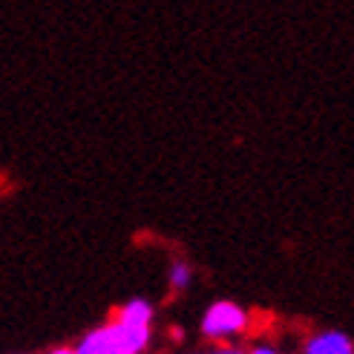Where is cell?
I'll return each mask as SVG.
<instances>
[{"instance_id":"6da1fadb","label":"cell","mask_w":354,"mask_h":354,"mask_svg":"<svg viewBox=\"0 0 354 354\" xmlns=\"http://www.w3.org/2000/svg\"><path fill=\"white\" fill-rule=\"evenodd\" d=\"M150 340V326H124L110 323L90 331L75 348V354H138Z\"/></svg>"},{"instance_id":"7a4b0ae2","label":"cell","mask_w":354,"mask_h":354,"mask_svg":"<svg viewBox=\"0 0 354 354\" xmlns=\"http://www.w3.org/2000/svg\"><path fill=\"white\" fill-rule=\"evenodd\" d=\"M248 326V314L234 306V303H216L210 306L205 320H202V334L207 337H231V334H239Z\"/></svg>"},{"instance_id":"3957f363","label":"cell","mask_w":354,"mask_h":354,"mask_svg":"<svg viewBox=\"0 0 354 354\" xmlns=\"http://www.w3.org/2000/svg\"><path fill=\"white\" fill-rule=\"evenodd\" d=\"M351 340L340 331H323L308 340L306 354H351Z\"/></svg>"},{"instance_id":"277c9868","label":"cell","mask_w":354,"mask_h":354,"mask_svg":"<svg viewBox=\"0 0 354 354\" xmlns=\"http://www.w3.org/2000/svg\"><path fill=\"white\" fill-rule=\"evenodd\" d=\"M150 320H153V308L145 299H133V303H127L118 311V323L124 326H150Z\"/></svg>"},{"instance_id":"5b68a950","label":"cell","mask_w":354,"mask_h":354,"mask_svg":"<svg viewBox=\"0 0 354 354\" xmlns=\"http://www.w3.org/2000/svg\"><path fill=\"white\" fill-rule=\"evenodd\" d=\"M170 282H173V288H187V282H190V268H187L185 262H176V265H173Z\"/></svg>"},{"instance_id":"8992f818","label":"cell","mask_w":354,"mask_h":354,"mask_svg":"<svg viewBox=\"0 0 354 354\" xmlns=\"http://www.w3.org/2000/svg\"><path fill=\"white\" fill-rule=\"evenodd\" d=\"M251 354H277L274 348H268V346H259V348H254Z\"/></svg>"},{"instance_id":"52a82bcc","label":"cell","mask_w":354,"mask_h":354,"mask_svg":"<svg viewBox=\"0 0 354 354\" xmlns=\"http://www.w3.org/2000/svg\"><path fill=\"white\" fill-rule=\"evenodd\" d=\"M49 354H75L73 348H55V351H49Z\"/></svg>"},{"instance_id":"ba28073f","label":"cell","mask_w":354,"mask_h":354,"mask_svg":"<svg viewBox=\"0 0 354 354\" xmlns=\"http://www.w3.org/2000/svg\"><path fill=\"white\" fill-rule=\"evenodd\" d=\"M216 354H242V351H236V348H219Z\"/></svg>"}]
</instances>
